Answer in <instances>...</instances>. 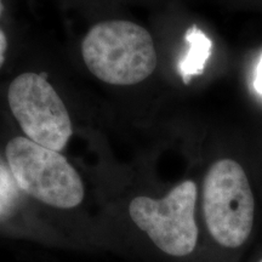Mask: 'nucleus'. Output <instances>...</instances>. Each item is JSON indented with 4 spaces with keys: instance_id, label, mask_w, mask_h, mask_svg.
<instances>
[{
    "instance_id": "nucleus-1",
    "label": "nucleus",
    "mask_w": 262,
    "mask_h": 262,
    "mask_svg": "<svg viewBox=\"0 0 262 262\" xmlns=\"http://www.w3.org/2000/svg\"><path fill=\"white\" fill-rule=\"evenodd\" d=\"M203 215L206 229L219 247L241 251L255 225V198L247 172L233 159H220L203 182Z\"/></svg>"
},
{
    "instance_id": "nucleus-2",
    "label": "nucleus",
    "mask_w": 262,
    "mask_h": 262,
    "mask_svg": "<svg viewBox=\"0 0 262 262\" xmlns=\"http://www.w3.org/2000/svg\"><path fill=\"white\" fill-rule=\"evenodd\" d=\"M81 55L95 77L112 85L141 83L157 67L152 37L130 21L95 25L81 42Z\"/></svg>"
},
{
    "instance_id": "nucleus-3",
    "label": "nucleus",
    "mask_w": 262,
    "mask_h": 262,
    "mask_svg": "<svg viewBox=\"0 0 262 262\" xmlns=\"http://www.w3.org/2000/svg\"><path fill=\"white\" fill-rule=\"evenodd\" d=\"M6 159L16 185L33 198L60 209L83 201L80 176L60 152L18 136L6 146Z\"/></svg>"
},
{
    "instance_id": "nucleus-4",
    "label": "nucleus",
    "mask_w": 262,
    "mask_h": 262,
    "mask_svg": "<svg viewBox=\"0 0 262 262\" xmlns=\"http://www.w3.org/2000/svg\"><path fill=\"white\" fill-rule=\"evenodd\" d=\"M196 196V185L186 180L162 199L136 196L130 203L129 212L137 227L146 232L159 250L173 257H185L198 244Z\"/></svg>"
},
{
    "instance_id": "nucleus-5",
    "label": "nucleus",
    "mask_w": 262,
    "mask_h": 262,
    "mask_svg": "<svg viewBox=\"0 0 262 262\" xmlns=\"http://www.w3.org/2000/svg\"><path fill=\"white\" fill-rule=\"evenodd\" d=\"M9 106L33 142L60 152L71 139L72 122L63 101L47 78L24 73L10 84Z\"/></svg>"
},
{
    "instance_id": "nucleus-6",
    "label": "nucleus",
    "mask_w": 262,
    "mask_h": 262,
    "mask_svg": "<svg viewBox=\"0 0 262 262\" xmlns=\"http://www.w3.org/2000/svg\"><path fill=\"white\" fill-rule=\"evenodd\" d=\"M185 40L188 42V51L179 64V71L185 84L191 83L192 78L201 75L211 54L212 42L195 26L187 29Z\"/></svg>"
},
{
    "instance_id": "nucleus-7",
    "label": "nucleus",
    "mask_w": 262,
    "mask_h": 262,
    "mask_svg": "<svg viewBox=\"0 0 262 262\" xmlns=\"http://www.w3.org/2000/svg\"><path fill=\"white\" fill-rule=\"evenodd\" d=\"M18 196V186L16 185L10 168L0 163V217L11 210Z\"/></svg>"
},
{
    "instance_id": "nucleus-8",
    "label": "nucleus",
    "mask_w": 262,
    "mask_h": 262,
    "mask_svg": "<svg viewBox=\"0 0 262 262\" xmlns=\"http://www.w3.org/2000/svg\"><path fill=\"white\" fill-rule=\"evenodd\" d=\"M254 88L258 94L262 95V56L257 64L256 75H255V80H254Z\"/></svg>"
},
{
    "instance_id": "nucleus-9",
    "label": "nucleus",
    "mask_w": 262,
    "mask_h": 262,
    "mask_svg": "<svg viewBox=\"0 0 262 262\" xmlns=\"http://www.w3.org/2000/svg\"><path fill=\"white\" fill-rule=\"evenodd\" d=\"M6 49H8V39H6L5 33L0 29V67L5 61Z\"/></svg>"
},
{
    "instance_id": "nucleus-10",
    "label": "nucleus",
    "mask_w": 262,
    "mask_h": 262,
    "mask_svg": "<svg viewBox=\"0 0 262 262\" xmlns=\"http://www.w3.org/2000/svg\"><path fill=\"white\" fill-rule=\"evenodd\" d=\"M3 9H4V6H3V2H2V0H0V15H2Z\"/></svg>"
},
{
    "instance_id": "nucleus-11",
    "label": "nucleus",
    "mask_w": 262,
    "mask_h": 262,
    "mask_svg": "<svg viewBox=\"0 0 262 262\" xmlns=\"http://www.w3.org/2000/svg\"><path fill=\"white\" fill-rule=\"evenodd\" d=\"M256 262H262V256H261V257H258Z\"/></svg>"
}]
</instances>
